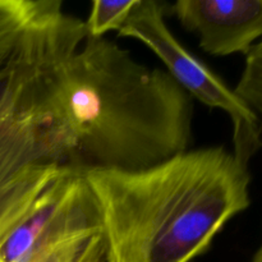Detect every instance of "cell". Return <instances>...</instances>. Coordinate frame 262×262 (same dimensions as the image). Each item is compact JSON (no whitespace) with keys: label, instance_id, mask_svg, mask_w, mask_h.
<instances>
[{"label":"cell","instance_id":"obj_1","mask_svg":"<svg viewBox=\"0 0 262 262\" xmlns=\"http://www.w3.org/2000/svg\"><path fill=\"white\" fill-rule=\"evenodd\" d=\"M55 96L77 168L138 171L188 150L191 96L107 38H84L61 66Z\"/></svg>","mask_w":262,"mask_h":262},{"label":"cell","instance_id":"obj_2","mask_svg":"<svg viewBox=\"0 0 262 262\" xmlns=\"http://www.w3.org/2000/svg\"><path fill=\"white\" fill-rule=\"evenodd\" d=\"M84 177L115 262L193 261L251 205L248 168L222 146L138 171L87 169Z\"/></svg>","mask_w":262,"mask_h":262},{"label":"cell","instance_id":"obj_3","mask_svg":"<svg viewBox=\"0 0 262 262\" xmlns=\"http://www.w3.org/2000/svg\"><path fill=\"white\" fill-rule=\"evenodd\" d=\"M87 37L60 0L42 9L0 58V222L43 165L74 164V141L55 96L64 61Z\"/></svg>","mask_w":262,"mask_h":262},{"label":"cell","instance_id":"obj_4","mask_svg":"<svg viewBox=\"0 0 262 262\" xmlns=\"http://www.w3.org/2000/svg\"><path fill=\"white\" fill-rule=\"evenodd\" d=\"M99 205L72 165H48L0 225V262H105Z\"/></svg>","mask_w":262,"mask_h":262},{"label":"cell","instance_id":"obj_5","mask_svg":"<svg viewBox=\"0 0 262 262\" xmlns=\"http://www.w3.org/2000/svg\"><path fill=\"white\" fill-rule=\"evenodd\" d=\"M118 36L135 38L147 46L189 96L227 113L233 124V155L241 165L248 168L262 147L260 120L234 90L173 35L165 22L163 4L156 0H138Z\"/></svg>","mask_w":262,"mask_h":262},{"label":"cell","instance_id":"obj_6","mask_svg":"<svg viewBox=\"0 0 262 262\" xmlns=\"http://www.w3.org/2000/svg\"><path fill=\"white\" fill-rule=\"evenodd\" d=\"M171 10L210 55H247L262 38V0H178Z\"/></svg>","mask_w":262,"mask_h":262},{"label":"cell","instance_id":"obj_7","mask_svg":"<svg viewBox=\"0 0 262 262\" xmlns=\"http://www.w3.org/2000/svg\"><path fill=\"white\" fill-rule=\"evenodd\" d=\"M45 0H0V58L19 41Z\"/></svg>","mask_w":262,"mask_h":262},{"label":"cell","instance_id":"obj_8","mask_svg":"<svg viewBox=\"0 0 262 262\" xmlns=\"http://www.w3.org/2000/svg\"><path fill=\"white\" fill-rule=\"evenodd\" d=\"M234 92L252 110L262 127V38L246 55L245 67Z\"/></svg>","mask_w":262,"mask_h":262},{"label":"cell","instance_id":"obj_9","mask_svg":"<svg viewBox=\"0 0 262 262\" xmlns=\"http://www.w3.org/2000/svg\"><path fill=\"white\" fill-rule=\"evenodd\" d=\"M138 0L92 3L89 18L84 20L87 37H105L110 31H119Z\"/></svg>","mask_w":262,"mask_h":262},{"label":"cell","instance_id":"obj_10","mask_svg":"<svg viewBox=\"0 0 262 262\" xmlns=\"http://www.w3.org/2000/svg\"><path fill=\"white\" fill-rule=\"evenodd\" d=\"M251 262H262V243L260 247H258V250L256 251L255 255H253L252 261Z\"/></svg>","mask_w":262,"mask_h":262},{"label":"cell","instance_id":"obj_11","mask_svg":"<svg viewBox=\"0 0 262 262\" xmlns=\"http://www.w3.org/2000/svg\"><path fill=\"white\" fill-rule=\"evenodd\" d=\"M105 262H115V261H114V260H113V258H110V257H109V256H107V255H106V260H105Z\"/></svg>","mask_w":262,"mask_h":262}]
</instances>
